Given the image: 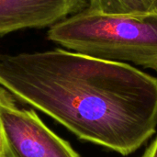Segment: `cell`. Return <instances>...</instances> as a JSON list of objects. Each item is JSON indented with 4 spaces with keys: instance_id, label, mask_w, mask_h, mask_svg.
I'll use <instances>...</instances> for the list:
<instances>
[{
    "instance_id": "cell-4",
    "label": "cell",
    "mask_w": 157,
    "mask_h": 157,
    "mask_svg": "<svg viewBox=\"0 0 157 157\" xmlns=\"http://www.w3.org/2000/svg\"><path fill=\"white\" fill-rule=\"evenodd\" d=\"M87 6V0H0V35L52 27Z\"/></svg>"
},
{
    "instance_id": "cell-6",
    "label": "cell",
    "mask_w": 157,
    "mask_h": 157,
    "mask_svg": "<svg viewBox=\"0 0 157 157\" xmlns=\"http://www.w3.org/2000/svg\"><path fill=\"white\" fill-rule=\"evenodd\" d=\"M0 157H7L6 143V138H5L1 121H0Z\"/></svg>"
},
{
    "instance_id": "cell-1",
    "label": "cell",
    "mask_w": 157,
    "mask_h": 157,
    "mask_svg": "<svg viewBox=\"0 0 157 157\" xmlns=\"http://www.w3.org/2000/svg\"><path fill=\"white\" fill-rule=\"evenodd\" d=\"M0 86L76 137L122 155L156 132L157 78L72 51L0 54Z\"/></svg>"
},
{
    "instance_id": "cell-3",
    "label": "cell",
    "mask_w": 157,
    "mask_h": 157,
    "mask_svg": "<svg viewBox=\"0 0 157 157\" xmlns=\"http://www.w3.org/2000/svg\"><path fill=\"white\" fill-rule=\"evenodd\" d=\"M0 121L7 157H80L63 139L50 130L33 109L17 106L0 86Z\"/></svg>"
},
{
    "instance_id": "cell-5",
    "label": "cell",
    "mask_w": 157,
    "mask_h": 157,
    "mask_svg": "<svg viewBox=\"0 0 157 157\" xmlns=\"http://www.w3.org/2000/svg\"><path fill=\"white\" fill-rule=\"evenodd\" d=\"M87 8L109 15H132L157 12V0H87Z\"/></svg>"
},
{
    "instance_id": "cell-7",
    "label": "cell",
    "mask_w": 157,
    "mask_h": 157,
    "mask_svg": "<svg viewBox=\"0 0 157 157\" xmlns=\"http://www.w3.org/2000/svg\"><path fill=\"white\" fill-rule=\"evenodd\" d=\"M142 157H157V136L154 142L147 147Z\"/></svg>"
},
{
    "instance_id": "cell-2",
    "label": "cell",
    "mask_w": 157,
    "mask_h": 157,
    "mask_svg": "<svg viewBox=\"0 0 157 157\" xmlns=\"http://www.w3.org/2000/svg\"><path fill=\"white\" fill-rule=\"evenodd\" d=\"M48 39L86 56L157 71V12L109 15L86 7L52 25Z\"/></svg>"
}]
</instances>
